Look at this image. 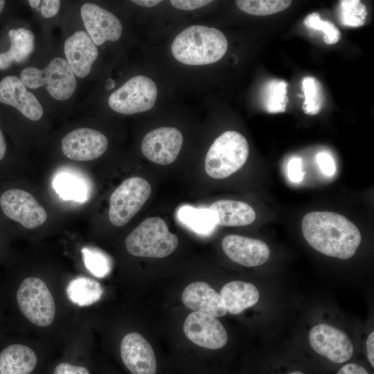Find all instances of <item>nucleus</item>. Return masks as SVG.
Segmentation results:
<instances>
[{
	"label": "nucleus",
	"mask_w": 374,
	"mask_h": 374,
	"mask_svg": "<svg viewBox=\"0 0 374 374\" xmlns=\"http://www.w3.org/2000/svg\"><path fill=\"white\" fill-rule=\"evenodd\" d=\"M306 27L322 30L323 40L327 44H334L338 42L341 37L339 29L330 21L322 20L317 12L308 15L304 19Z\"/></svg>",
	"instance_id": "32"
},
{
	"label": "nucleus",
	"mask_w": 374,
	"mask_h": 374,
	"mask_svg": "<svg viewBox=\"0 0 374 374\" xmlns=\"http://www.w3.org/2000/svg\"><path fill=\"white\" fill-rule=\"evenodd\" d=\"M0 209L9 220L33 229L43 224L47 213L29 193L19 188H9L0 195Z\"/></svg>",
	"instance_id": "9"
},
{
	"label": "nucleus",
	"mask_w": 374,
	"mask_h": 374,
	"mask_svg": "<svg viewBox=\"0 0 374 374\" xmlns=\"http://www.w3.org/2000/svg\"><path fill=\"white\" fill-rule=\"evenodd\" d=\"M17 300L22 314L35 325L45 327L53 322L55 314L54 299L40 278H25L17 290Z\"/></svg>",
	"instance_id": "7"
},
{
	"label": "nucleus",
	"mask_w": 374,
	"mask_h": 374,
	"mask_svg": "<svg viewBox=\"0 0 374 374\" xmlns=\"http://www.w3.org/2000/svg\"><path fill=\"white\" fill-rule=\"evenodd\" d=\"M317 161L323 174L332 176L335 172V164L332 157L324 152L317 154Z\"/></svg>",
	"instance_id": "34"
},
{
	"label": "nucleus",
	"mask_w": 374,
	"mask_h": 374,
	"mask_svg": "<svg viewBox=\"0 0 374 374\" xmlns=\"http://www.w3.org/2000/svg\"><path fill=\"white\" fill-rule=\"evenodd\" d=\"M6 6V1L3 0H0V17L3 14V12L4 11Z\"/></svg>",
	"instance_id": "43"
},
{
	"label": "nucleus",
	"mask_w": 374,
	"mask_h": 374,
	"mask_svg": "<svg viewBox=\"0 0 374 374\" xmlns=\"http://www.w3.org/2000/svg\"><path fill=\"white\" fill-rule=\"evenodd\" d=\"M181 300L186 308L215 317L227 312L220 294L206 282L190 283L183 291Z\"/></svg>",
	"instance_id": "19"
},
{
	"label": "nucleus",
	"mask_w": 374,
	"mask_h": 374,
	"mask_svg": "<svg viewBox=\"0 0 374 374\" xmlns=\"http://www.w3.org/2000/svg\"><path fill=\"white\" fill-rule=\"evenodd\" d=\"M82 260L86 268L95 276L103 278L111 270L109 257L95 248L84 247L81 249Z\"/></svg>",
	"instance_id": "31"
},
{
	"label": "nucleus",
	"mask_w": 374,
	"mask_h": 374,
	"mask_svg": "<svg viewBox=\"0 0 374 374\" xmlns=\"http://www.w3.org/2000/svg\"><path fill=\"white\" fill-rule=\"evenodd\" d=\"M80 15L87 33L96 46L121 38L122 24L117 17L108 10L95 3H85L80 8Z\"/></svg>",
	"instance_id": "13"
},
{
	"label": "nucleus",
	"mask_w": 374,
	"mask_h": 374,
	"mask_svg": "<svg viewBox=\"0 0 374 374\" xmlns=\"http://www.w3.org/2000/svg\"><path fill=\"white\" fill-rule=\"evenodd\" d=\"M212 1L208 0H171L175 8L184 10H193L205 6Z\"/></svg>",
	"instance_id": "35"
},
{
	"label": "nucleus",
	"mask_w": 374,
	"mask_h": 374,
	"mask_svg": "<svg viewBox=\"0 0 374 374\" xmlns=\"http://www.w3.org/2000/svg\"><path fill=\"white\" fill-rule=\"evenodd\" d=\"M61 1L58 0H44L41 1L39 10L42 16L51 18L56 15L60 8Z\"/></svg>",
	"instance_id": "36"
},
{
	"label": "nucleus",
	"mask_w": 374,
	"mask_h": 374,
	"mask_svg": "<svg viewBox=\"0 0 374 374\" xmlns=\"http://www.w3.org/2000/svg\"><path fill=\"white\" fill-rule=\"evenodd\" d=\"M308 338L312 348L332 363H346L353 355L354 346L349 337L328 324L320 323L314 326Z\"/></svg>",
	"instance_id": "10"
},
{
	"label": "nucleus",
	"mask_w": 374,
	"mask_h": 374,
	"mask_svg": "<svg viewBox=\"0 0 374 374\" xmlns=\"http://www.w3.org/2000/svg\"><path fill=\"white\" fill-rule=\"evenodd\" d=\"M132 1L137 5L146 8L153 7L161 2V1L159 0H133Z\"/></svg>",
	"instance_id": "41"
},
{
	"label": "nucleus",
	"mask_w": 374,
	"mask_h": 374,
	"mask_svg": "<svg viewBox=\"0 0 374 374\" xmlns=\"http://www.w3.org/2000/svg\"><path fill=\"white\" fill-rule=\"evenodd\" d=\"M228 42L220 30L206 26H191L175 38L174 57L187 65H205L220 60L226 53Z\"/></svg>",
	"instance_id": "2"
},
{
	"label": "nucleus",
	"mask_w": 374,
	"mask_h": 374,
	"mask_svg": "<svg viewBox=\"0 0 374 374\" xmlns=\"http://www.w3.org/2000/svg\"><path fill=\"white\" fill-rule=\"evenodd\" d=\"M64 52L74 75L80 78L89 74L98 55L97 46L87 32L82 30L75 32L65 40Z\"/></svg>",
	"instance_id": "18"
},
{
	"label": "nucleus",
	"mask_w": 374,
	"mask_h": 374,
	"mask_svg": "<svg viewBox=\"0 0 374 374\" xmlns=\"http://www.w3.org/2000/svg\"><path fill=\"white\" fill-rule=\"evenodd\" d=\"M238 8L252 15L265 16L281 12L287 8L292 1L287 0H238Z\"/></svg>",
	"instance_id": "28"
},
{
	"label": "nucleus",
	"mask_w": 374,
	"mask_h": 374,
	"mask_svg": "<svg viewBox=\"0 0 374 374\" xmlns=\"http://www.w3.org/2000/svg\"><path fill=\"white\" fill-rule=\"evenodd\" d=\"M151 192L150 184L142 177H132L125 179L110 196L109 221L117 226L127 224L143 207Z\"/></svg>",
	"instance_id": "6"
},
{
	"label": "nucleus",
	"mask_w": 374,
	"mask_h": 374,
	"mask_svg": "<svg viewBox=\"0 0 374 374\" xmlns=\"http://www.w3.org/2000/svg\"><path fill=\"white\" fill-rule=\"evenodd\" d=\"M8 145L5 135L0 127V161H3L7 154Z\"/></svg>",
	"instance_id": "40"
},
{
	"label": "nucleus",
	"mask_w": 374,
	"mask_h": 374,
	"mask_svg": "<svg viewBox=\"0 0 374 374\" xmlns=\"http://www.w3.org/2000/svg\"><path fill=\"white\" fill-rule=\"evenodd\" d=\"M41 1L40 0H30L28 1V4L30 5V6L33 8H37L39 7L40 4H41Z\"/></svg>",
	"instance_id": "42"
},
{
	"label": "nucleus",
	"mask_w": 374,
	"mask_h": 374,
	"mask_svg": "<svg viewBox=\"0 0 374 374\" xmlns=\"http://www.w3.org/2000/svg\"><path fill=\"white\" fill-rule=\"evenodd\" d=\"M183 329L189 340L207 349L222 348L228 340L226 331L217 317L200 312L190 313L184 321Z\"/></svg>",
	"instance_id": "11"
},
{
	"label": "nucleus",
	"mask_w": 374,
	"mask_h": 374,
	"mask_svg": "<svg viewBox=\"0 0 374 374\" xmlns=\"http://www.w3.org/2000/svg\"><path fill=\"white\" fill-rule=\"evenodd\" d=\"M220 296L227 312L238 314L258 303L260 293L250 283L231 281L223 286Z\"/></svg>",
	"instance_id": "22"
},
{
	"label": "nucleus",
	"mask_w": 374,
	"mask_h": 374,
	"mask_svg": "<svg viewBox=\"0 0 374 374\" xmlns=\"http://www.w3.org/2000/svg\"><path fill=\"white\" fill-rule=\"evenodd\" d=\"M225 254L233 262L246 267H256L266 262L270 256L267 244L258 239L238 235H226L222 242Z\"/></svg>",
	"instance_id": "17"
},
{
	"label": "nucleus",
	"mask_w": 374,
	"mask_h": 374,
	"mask_svg": "<svg viewBox=\"0 0 374 374\" xmlns=\"http://www.w3.org/2000/svg\"><path fill=\"white\" fill-rule=\"evenodd\" d=\"M125 243L128 252L134 256L161 258L176 249L178 238L169 231L162 218L151 217L136 227Z\"/></svg>",
	"instance_id": "3"
},
{
	"label": "nucleus",
	"mask_w": 374,
	"mask_h": 374,
	"mask_svg": "<svg viewBox=\"0 0 374 374\" xmlns=\"http://www.w3.org/2000/svg\"><path fill=\"white\" fill-rule=\"evenodd\" d=\"M19 78L26 87H45L53 98L61 101L71 98L77 85L75 75L66 60L62 57L52 59L42 69L33 66L24 68Z\"/></svg>",
	"instance_id": "5"
},
{
	"label": "nucleus",
	"mask_w": 374,
	"mask_h": 374,
	"mask_svg": "<svg viewBox=\"0 0 374 374\" xmlns=\"http://www.w3.org/2000/svg\"><path fill=\"white\" fill-rule=\"evenodd\" d=\"M37 358L34 351L23 344H12L0 353V374H30Z\"/></svg>",
	"instance_id": "23"
},
{
	"label": "nucleus",
	"mask_w": 374,
	"mask_h": 374,
	"mask_svg": "<svg viewBox=\"0 0 374 374\" xmlns=\"http://www.w3.org/2000/svg\"><path fill=\"white\" fill-rule=\"evenodd\" d=\"M53 185L56 193L64 199L83 202L88 197L86 181L71 172H62L57 175Z\"/></svg>",
	"instance_id": "25"
},
{
	"label": "nucleus",
	"mask_w": 374,
	"mask_h": 374,
	"mask_svg": "<svg viewBox=\"0 0 374 374\" xmlns=\"http://www.w3.org/2000/svg\"><path fill=\"white\" fill-rule=\"evenodd\" d=\"M336 374H369L362 366L355 363H348L343 365Z\"/></svg>",
	"instance_id": "38"
},
{
	"label": "nucleus",
	"mask_w": 374,
	"mask_h": 374,
	"mask_svg": "<svg viewBox=\"0 0 374 374\" xmlns=\"http://www.w3.org/2000/svg\"><path fill=\"white\" fill-rule=\"evenodd\" d=\"M157 87L150 78L135 75L109 97L112 109L122 114H134L150 110L155 104Z\"/></svg>",
	"instance_id": "8"
},
{
	"label": "nucleus",
	"mask_w": 374,
	"mask_h": 374,
	"mask_svg": "<svg viewBox=\"0 0 374 374\" xmlns=\"http://www.w3.org/2000/svg\"><path fill=\"white\" fill-rule=\"evenodd\" d=\"M62 150L69 159L91 161L100 157L107 150L108 141L100 132L91 128H78L62 139Z\"/></svg>",
	"instance_id": "14"
},
{
	"label": "nucleus",
	"mask_w": 374,
	"mask_h": 374,
	"mask_svg": "<svg viewBox=\"0 0 374 374\" xmlns=\"http://www.w3.org/2000/svg\"><path fill=\"white\" fill-rule=\"evenodd\" d=\"M103 293V288L98 281L84 276L71 280L66 288L69 300L79 306H87L97 302Z\"/></svg>",
	"instance_id": "24"
},
{
	"label": "nucleus",
	"mask_w": 374,
	"mask_h": 374,
	"mask_svg": "<svg viewBox=\"0 0 374 374\" xmlns=\"http://www.w3.org/2000/svg\"><path fill=\"white\" fill-rule=\"evenodd\" d=\"M7 35L10 44L7 50L0 51V71L24 62L35 48V37L30 30L23 27L12 28Z\"/></svg>",
	"instance_id": "20"
},
{
	"label": "nucleus",
	"mask_w": 374,
	"mask_h": 374,
	"mask_svg": "<svg viewBox=\"0 0 374 374\" xmlns=\"http://www.w3.org/2000/svg\"><path fill=\"white\" fill-rule=\"evenodd\" d=\"M308 244L330 257L348 259L356 253L362 240L358 228L340 214L314 211L306 214L301 223Z\"/></svg>",
	"instance_id": "1"
},
{
	"label": "nucleus",
	"mask_w": 374,
	"mask_h": 374,
	"mask_svg": "<svg viewBox=\"0 0 374 374\" xmlns=\"http://www.w3.org/2000/svg\"><path fill=\"white\" fill-rule=\"evenodd\" d=\"M366 6L359 0H342L339 4L340 22L346 26L359 27L366 21Z\"/></svg>",
	"instance_id": "29"
},
{
	"label": "nucleus",
	"mask_w": 374,
	"mask_h": 374,
	"mask_svg": "<svg viewBox=\"0 0 374 374\" xmlns=\"http://www.w3.org/2000/svg\"><path fill=\"white\" fill-rule=\"evenodd\" d=\"M179 220L197 233L208 234L216 224L212 211L208 208H197L184 206L177 212Z\"/></svg>",
	"instance_id": "26"
},
{
	"label": "nucleus",
	"mask_w": 374,
	"mask_h": 374,
	"mask_svg": "<svg viewBox=\"0 0 374 374\" xmlns=\"http://www.w3.org/2000/svg\"><path fill=\"white\" fill-rule=\"evenodd\" d=\"M287 176L294 182L301 181L304 177L302 171L301 159L299 157L292 158L287 163Z\"/></svg>",
	"instance_id": "33"
},
{
	"label": "nucleus",
	"mask_w": 374,
	"mask_h": 374,
	"mask_svg": "<svg viewBox=\"0 0 374 374\" xmlns=\"http://www.w3.org/2000/svg\"><path fill=\"white\" fill-rule=\"evenodd\" d=\"M208 208L213 214L216 225L246 226L253 223L256 219L253 208L240 201L220 199L213 202Z\"/></svg>",
	"instance_id": "21"
},
{
	"label": "nucleus",
	"mask_w": 374,
	"mask_h": 374,
	"mask_svg": "<svg viewBox=\"0 0 374 374\" xmlns=\"http://www.w3.org/2000/svg\"><path fill=\"white\" fill-rule=\"evenodd\" d=\"M287 84L283 80L269 81L265 89L264 103L269 113L283 112L288 102L287 96Z\"/></svg>",
	"instance_id": "27"
},
{
	"label": "nucleus",
	"mask_w": 374,
	"mask_h": 374,
	"mask_svg": "<svg viewBox=\"0 0 374 374\" xmlns=\"http://www.w3.org/2000/svg\"><path fill=\"white\" fill-rule=\"evenodd\" d=\"M0 104L15 108L26 118L37 121L42 118V105L19 77L7 75L0 80Z\"/></svg>",
	"instance_id": "15"
},
{
	"label": "nucleus",
	"mask_w": 374,
	"mask_h": 374,
	"mask_svg": "<svg viewBox=\"0 0 374 374\" xmlns=\"http://www.w3.org/2000/svg\"><path fill=\"white\" fill-rule=\"evenodd\" d=\"M249 155L246 138L235 131H226L218 136L206 155V174L217 179L226 178L238 170Z\"/></svg>",
	"instance_id": "4"
},
{
	"label": "nucleus",
	"mask_w": 374,
	"mask_h": 374,
	"mask_svg": "<svg viewBox=\"0 0 374 374\" xmlns=\"http://www.w3.org/2000/svg\"><path fill=\"white\" fill-rule=\"evenodd\" d=\"M123 364L132 374H157L158 363L150 343L139 333L126 335L121 344Z\"/></svg>",
	"instance_id": "16"
},
{
	"label": "nucleus",
	"mask_w": 374,
	"mask_h": 374,
	"mask_svg": "<svg viewBox=\"0 0 374 374\" xmlns=\"http://www.w3.org/2000/svg\"><path fill=\"white\" fill-rule=\"evenodd\" d=\"M301 89L305 96L303 111L307 114H317L321 111L323 103L320 82L314 77L306 76L302 81Z\"/></svg>",
	"instance_id": "30"
},
{
	"label": "nucleus",
	"mask_w": 374,
	"mask_h": 374,
	"mask_svg": "<svg viewBox=\"0 0 374 374\" xmlns=\"http://www.w3.org/2000/svg\"><path fill=\"white\" fill-rule=\"evenodd\" d=\"M182 144L183 136L179 130L171 127H161L150 131L144 136L141 151L151 161L168 165L177 159Z\"/></svg>",
	"instance_id": "12"
},
{
	"label": "nucleus",
	"mask_w": 374,
	"mask_h": 374,
	"mask_svg": "<svg viewBox=\"0 0 374 374\" xmlns=\"http://www.w3.org/2000/svg\"><path fill=\"white\" fill-rule=\"evenodd\" d=\"M366 357L369 364L371 365L372 368L374 367V332L372 331L366 340Z\"/></svg>",
	"instance_id": "39"
},
{
	"label": "nucleus",
	"mask_w": 374,
	"mask_h": 374,
	"mask_svg": "<svg viewBox=\"0 0 374 374\" xmlns=\"http://www.w3.org/2000/svg\"><path fill=\"white\" fill-rule=\"evenodd\" d=\"M53 374H90V373L83 366L63 362L55 367Z\"/></svg>",
	"instance_id": "37"
}]
</instances>
